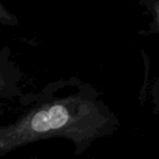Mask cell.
Returning <instances> with one entry per match:
<instances>
[{
  "instance_id": "obj_2",
  "label": "cell",
  "mask_w": 159,
  "mask_h": 159,
  "mask_svg": "<svg viewBox=\"0 0 159 159\" xmlns=\"http://www.w3.org/2000/svg\"><path fill=\"white\" fill-rule=\"evenodd\" d=\"M139 3L145 8L152 18V21L148 25V31L143 33L148 35L159 34V0H139Z\"/></svg>"
},
{
  "instance_id": "obj_5",
  "label": "cell",
  "mask_w": 159,
  "mask_h": 159,
  "mask_svg": "<svg viewBox=\"0 0 159 159\" xmlns=\"http://www.w3.org/2000/svg\"><path fill=\"white\" fill-rule=\"evenodd\" d=\"M7 89H8V83L6 81V77L3 76L1 70H0V94H6Z\"/></svg>"
},
{
  "instance_id": "obj_3",
  "label": "cell",
  "mask_w": 159,
  "mask_h": 159,
  "mask_svg": "<svg viewBox=\"0 0 159 159\" xmlns=\"http://www.w3.org/2000/svg\"><path fill=\"white\" fill-rule=\"evenodd\" d=\"M0 23L9 26H16L19 24V19L8 9H6L1 2H0Z\"/></svg>"
},
{
  "instance_id": "obj_4",
  "label": "cell",
  "mask_w": 159,
  "mask_h": 159,
  "mask_svg": "<svg viewBox=\"0 0 159 159\" xmlns=\"http://www.w3.org/2000/svg\"><path fill=\"white\" fill-rule=\"evenodd\" d=\"M150 99H152V104L154 106V112L159 118V76L156 79L150 89Z\"/></svg>"
},
{
  "instance_id": "obj_1",
  "label": "cell",
  "mask_w": 159,
  "mask_h": 159,
  "mask_svg": "<svg viewBox=\"0 0 159 159\" xmlns=\"http://www.w3.org/2000/svg\"><path fill=\"white\" fill-rule=\"evenodd\" d=\"M32 102L16 121L0 126V157L49 139L70 141L77 157L97 139L115 134L120 126L118 116L98 89L80 77L50 82Z\"/></svg>"
}]
</instances>
